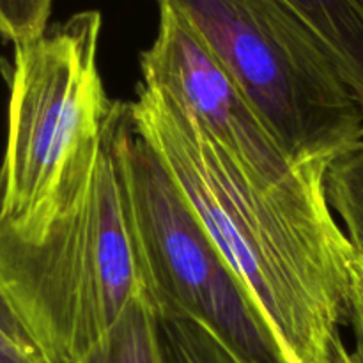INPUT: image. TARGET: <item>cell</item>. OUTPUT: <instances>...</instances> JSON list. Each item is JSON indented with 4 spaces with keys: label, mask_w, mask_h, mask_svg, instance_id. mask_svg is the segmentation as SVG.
<instances>
[{
    "label": "cell",
    "mask_w": 363,
    "mask_h": 363,
    "mask_svg": "<svg viewBox=\"0 0 363 363\" xmlns=\"http://www.w3.org/2000/svg\"><path fill=\"white\" fill-rule=\"evenodd\" d=\"M0 363H43L32 351L21 346L0 328Z\"/></svg>",
    "instance_id": "5bb4252c"
},
{
    "label": "cell",
    "mask_w": 363,
    "mask_h": 363,
    "mask_svg": "<svg viewBox=\"0 0 363 363\" xmlns=\"http://www.w3.org/2000/svg\"><path fill=\"white\" fill-rule=\"evenodd\" d=\"M176 13L298 167L330 165L363 138V108L289 0H155Z\"/></svg>",
    "instance_id": "277c9868"
},
{
    "label": "cell",
    "mask_w": 363,
    "mask_h": 363,
    "mask_svg": "<svg viewBox=\"0 0 363 363\" xmlns=\"http://www.w3.org/2000/svg\"><path fill=\"white\" fill-rule=\"evenodd\" d=\"M165 363H241L208 328L177 315H156Z\"/></svg>",
    "instance_id": "30bf717a"
},
{
    "label": "cell",
    "mask_w": 363,
    "mask_h": 363,
    "mask_svg": "<svg viewBox=\"0 0 363 363\" xmlns=\"http://www.w3.org/2000/svg\"><path fill=\"white\" fill-rule=\"evenodd\" d=\"M332 363H353V358H351V351L347 350L346 344H344V342L340 344L339 350H337V353H335V357H333Z\"/></svg>",
    "instance_id": "9a60e30c"
},
{
    "label": "cell",
    "mask_w": 363,
    "mask_h": 363,
    "mask_svg": "<svg viewBox=\"0 0 363 363\" xmlns=\"http://www.w3.org/2000/svg\"><path fill=\"white\" fill-rule=\"evenodd\" d=\"M110 135L138 272L155 314L194 319L241 363H289L254 298L135 128L128 103L117 106Z\"/></svg>",
    "instance_id": "5b68a950"
},
{
    "label": "cell",
    "mask_w": 363,
    "mask_h": 363,
    "mask_svg": "<svg viewBox=\"0 0 363 363\" xmlns=\"http://www.w3.org/2000/svg\"><path fill=\"white\" fill-rule=\"evenodd\" d=\"M325 194L354 254L363 259V138L330 162Z\"/></svg>",
    "instance_id": "ba28073f"
},
{
    "label": "cell",
    "mask_w": 363,
    "mask_h": 363,
    "mask_svg": "<svg viewBox=\"0 0 363 363\" xmlns=\"http://www.w3.org/2000/svg\"><path fill=\"white\" fill-rule=\"evenodd\" d=\"M0 328H2L6 333H9V335L13 337L16 342H20L21 346L27 347L28 351H32V353L38 357V353H35L30 339H28V335L25 333L21 323L18 321L16 314L13 312V308H11L9 303H7V300H6V296L2 294V291H0ZM39 360H41V358H39Z\"/></svg>",
    "instance_id": "4fadbf2b"
},
{
    "label": "cell",
    "mask_w": 363,
    "mask_h": 363,
    "mask_svg": "<svg viewBox=\"0 0 363 363\" xmlns=\"http://www.w3.org/2000/svg\"><path fill=\"white\" fill-rule=\"evenodd\" d=\"M328 48L363 108V0H289Z\"/></svg>",
    "instance_id": "52a82bcc"
},
{
    "label": "cell",
    "mask_w": 363,
    "mask_h": 363,
    "mask_svg": "<svg viewBox=\"0 0 363 363\" xmlns=\"http://www.w3.org/2000/svg\"><path fill=\"white\" fill-rule=\"evenodd\" d=\"M128 110L287 360L332 363L344 342L354 250L326 201V172L293 188L261 183L158 85L142 82Z\"/></svg>",
    "instance_id": "6da1fadb"
},
{
    "label": "cell",
    "mask_w": 363,
    "mask_h": 363,
    "mask_svg": "<svg viewBox=\"0 0 363 363\" xmlns=\"http://www.w3.org/2000/svg\"><path fill=\"white\" fill-rule=\"evenodd\" d=\"M347 325L351 326L354 347L351 351L353 363H363V259L353 255L350 262V305Z\"/></svg>",
    "instance_id": "7c38bea8"
},
{
    "label": "cell",
    "mask_w": 363,
    "mask_h": 363,
    "mask_svg": "<svg viewBox=\"0 0 363 363\" xmlns=\"http://www.w3.org/2000/svg\"><path fill=\"white\" fill-rule=\"evenodd\" d=\"M101 13L80 11L14 46L0 220L39 238L91 184L119 101L99 71Z\"/></svg>",
    "instance_id": "7a4b0ae2"
},
{
    "label": "cell",
    "mask_w": 363,
    "mask_h": 363,
    "mask_svg": "<svg viewBox=\"0 0 363 363\" xmlns=\"http://www.w3.org/2000/svg\"><path fill=\"white\" fill-rule=\"evenodd\" d=\"M89 363H165L158 319L145 296L130 305L108 340Z\"/></svg>",
    "instance_id": "9c48e42d"
},
{
    "label": "cell",
    "mask_w": 363,
    "mask_h": 363,
    "mask_svg": "<svg viewBox=\"0 0 363 363\" xmlns=\"http://www.w3.org/2000/svg\"><path fill=\"white\" fill-rule=\"evenodd\" d=\"M110 130L85 194L43 236L0 220V291L43 363H89L145 296Z\"/></svg>",
    "instance_id": "3957f363"
},
{
    "label": "cell",
    "mask_w": 363,
    "mask_h": 363,
    "mask_svg": "<svg viewBox=\"0 0 363 363\" xmlns=\"http://www.w3.org/2000/svg\"><path fill=\"white\" fill-rule=\"evenodd\" d=\"M53 0H0V38L14 46L48 28Z\"/></svg>",
    "instance_id": "8fae6325"
},
{
    "label": "cell",
    "mask_w": 363,
    "mask_h": 363,
    "mask_svg": "<svg viewBox=\"0 0 363 363\" xmlns=\"http://www.w3.org/2000/svg\"><path fill=\"white\" fill-rule=\"evenodd\" d=\"M142 82L176 96L248 174L268 186L293 188L328 165L298 167L222 64L195 32L160 7L156 38L140 55Z\"/></svg>",
    "instance_id": "8992f818"
}]
</instances>
